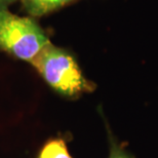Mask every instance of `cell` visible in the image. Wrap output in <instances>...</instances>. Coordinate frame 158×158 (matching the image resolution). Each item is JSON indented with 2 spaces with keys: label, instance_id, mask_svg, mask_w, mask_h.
Masks as SVG:
<instances>
[{
  "label": "cell",
  "instance_id": "1",
  "mask_svg": "<svg viewBox=\"0 0 158 158\" xmlns=\"http://www.w3.org/2000/svg\"><path fill=\"white\" fill-rule=\"evenodd\" d=\"M30 65L53 90L64 97L77 98L96 88V84L85 77L74 56L53 43L48 44Z\"/></svg>",
  "mask_w": 158,
  "mask_h": 158
},
{
  "label": "cell",
  "instance_id": "2",
  "mask_svg": "<svg viewBox=\"0 0 158 158\" xmlns=\"http://www.w3.org/2000/svg\"><path fill=\"white\" fill-rule=\"evenodd\" d=\"M50 43L36 19L0 10V52L30 64Z\"/></svg>",
  "mask_w": 158,
  "mask_h": 158
},
{
  "label": "cell",
  "instance_id": "3",
  "mask_svg": "<svg viewBox=\"0 0 158 158\" xmlns=\"http://www.w3.org/2000/svg\"><path fill=\"white\" fill-rule=\"evenodd\" d=\"M77 0H20L22 10L34 19L46 17Z\"/></svg>",
  "mask_w": 158,
  "mask_h": 158
},
{
  "label": "cell",
  "instance_id": "4",
  "mask_svg": "<svg viewBox=\"0 0 158 158\" xmlns=\"http://www.w3.org/2000/svg\"><path fill=\"white\" fill-rule=\"evenodd\" d=\"M38 158H72L65 142L60 139L52 140L44 145Z\"/></svg>",
  "mask_w": 158,
  "mask_h": 158
},
{
  "label": "cell",
  "instance_id": "5",
  "mask_svg": "<svg viewBox=\"0 0 158 158\" xmlns=\"http://www.w3.org/2000/svg\"><path fill=\"white\" fill-rule=\"evenodd\" d=\"M109 158H132V156L126 152L125 150H123L121 147H119L118 145L113 143L111 146Z\"/></svg>",
  "mask_w": 158,
  "mask_h": 158
},
{
  "label": "cell",
  "instance_id": "6",
  "mask_svg": "<svg viewBox=\"0 0 158 158\" xmlns=\"http://www.w3.org/2000/svg\"><path fill=\"white\" fill-rule=\"evenodd\" d=\"M17 1H20V0H0V10L8 9L9 6Z\"/></svg>",
  "mask_w": 158,
  "mask_h": 158
}]
</instances>
